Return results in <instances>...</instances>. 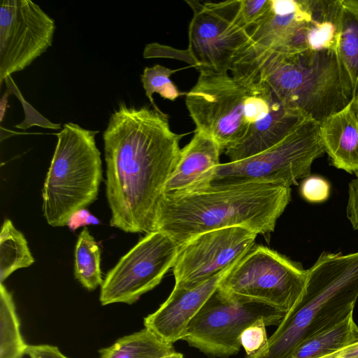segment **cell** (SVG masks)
Here are the masks:
<instances>
[{
  "instance_id": "obj_1",
  "label": "cell",
  "mask_w": 358,
  "mask_h": 358,
  "mask_svg": "<svg viewBox=\"0 0 358 358\" xmlns=\"http://www.w3.org/2000/svg\"><path fill=\"white\" fill-rule=\"evenodd\" d=\"M184 135L171 129L166 114L148 106L121 103L112 113L103 134L111 227L129 233L155 231L158 203Z\"/></svg>"
},
{
  "instance_id": "obj_2",
  "label": "cell",
  "mask_w": 358,
  "mask_h": 358,
  "mask_svg": "<svg viewBox=\"0 0 358 358\" xmlns=\"http://www.w3.org/2000/svg\"><path fill=\"white\" fill-rule=\"evenodd\" d=\"M290 199V187L266 184L162 194L155 231L166 234L180 246L199 234L227 227L267 234L273 231Z\"/></svg>"
},
{
  "instance_id": "obj_3",
  "label": "cell",
  "mask_w": 358,
  "mask_h": 358,
  "mask_svg": "<svg viewBox=\"0 0 358 358\" xmlns=\"http://www.w3.org/2000/svg\"><path fill=\"white\" fill-rule=\"evenodd\" d=\"M231 72L248 86L265 83L284 106L320 124L352 99L334 52H241Z\"/></svg>"
},
{
  "instance_id": "obj_4",
  "label": "cell",
  "mask_w": 358,
  "mask_h": 358,
  "mask_svg": "<svg viewBox=\"0 0 358 358\" xmlns=\"http://www.w3.org/2000/svg\"><path fill=\"white\" fill-rule=\"evenodd\" d=\"M307 271L302 296L268 338L265 349L244 358H289L304 340L353 313L358 298V252H323Z\"/></svg>"
},
{
  "instance_id": "obj_5",
  "label": "cell",
  "mask_w": 358,
  "mask_h": 358,
  "mask_svg": "<svg viewBox=\"0 0 358 358\" xmlns=\"http://www.w3.org/2000/svg\"><path fill=\"white\" fill-rule=\"evenodd\" d=\"M92 131L68 122L57 143L44 182L43 211L52 227L67 225L71 216L97 197L102 179L101 154Z\"/></svg>"
},
{
  "instance_id": "obj_6",
  "label": "cell",
  "mask_w": 358,
  "mask_h": 358,
  "mask_svg": "<svg viewBox=\"0 0 358 358\" xmlns=\"http://www.w3.org/2000/svg\"><path fill=\"white\" fill-rule=\"evenodd\" d=\"M324 153L320 123L306 118L274 146L243 160L220 163L180 194L245 184L290 187L310 176L313 162Z\"/></svg>"
},
{
  "instance_id": "obj_7",
  "label": "cell",
  "mask_w": 358,
  "mask_h": 358,
  "mask_svg": "<svg viewBox=\"0 0 358 358\" xmlns=\"http://www.w3.org/2000/svg\"><path fill=\"white\" fill-rule=\"evenodd\" d=\"M308 271L301 264L263 245H255L221 280L217 289L225 296L255 302L285 314L299 301Z\"/></svg>"
},
{
  "instance_id": "obj_8",
  "label": "cell",
  "mask_w": 358,
  "mask_h": 358,
  "mask_svg": "<svg viewBox=\"0 0 358 358\" xmlns=\"http://www.w3.org/2000/svg\"><path fill=\"white\" fill-rule=\"evenodd\" d=\"M194 86L185 94V103L196 129L211 136L222 150L234 145L255 122L250 101L256 91L228 72L199 69Z\"/></svg>"
},
{
  "instance_id": "obj_9",
  "label": "cell",
  "mask_w": 358,
  "mask_h": 358,
  "mask_svg": "<svg viewBox=\"0 0 358 358\" xmlns=\"http://www.w3.org/2000/svg\"><path fill=\"white\" fill-rule=\"evenodd\" d=\"M193 10L189 45L182 59L198 70L231 71L236 57L250 42L239 15V0L200 3L186 1Z\"/></svg>"
},
{
  "instance_id": "obj_10",
  "label": "cell",
  "mask_w": 358,
  "mask_h": 358,
  "mask_svg": "<svg viewBox=\"0 0 358 358\" xmlns=\"http://www.w3.org/2000/svg\"><path fill=\"white\" fill-rule=\"evenodd\" d=\"M285 313L264 304L229 298L218 289L189 324L182 340L213 357H228L241 348L243 330L259 319L278 325Z\"/></svg>"
},
{
  "instance_id": "obj_11",
  "label": "cell",
  "mask_w": 358,
  "mask_h": 358,
  "mask_svg": "<svg viewBox=\"0 0 358 358\" xmlns=\"http://www.w3.org/2000/svg\"><path fill=\"white\" fill-rule=\"evenodd\" d=\"M180 248L162 231L147 234L107 273L101 286V303H135L161 282Z\"/></svg>"
},
{
  "instance_id": "obj_12",
  "label": "cell",
  "mask_w": 358,
  "mask_h": 358,
  "mask_svg": "<svg viewBox=\"0 0 358 358\" xmlns=\"http://www.w3.org/2000/svg\"><path fill=\"white\" fill-rule=\"evenodd\" d=\"M55 20L30 0L0 5V85L29 66L52 45Z\"/></svg>"
},
{
  "instance_id": "obj_13",
  "label": "cell",
  "mask_w": 358,
  "mask_h": 358,
  "mask_svg": "<svg viewBox=\"0 0 358 358\" xmlns=\"http://www.w3.org/2000/svg\"><path fill=\"white\" fill-rule=\"evenodd\" d=\"M255 232L241 227L212 230L180 246L173 266L175 285L192 287L236 264L254 246Z\"/></svg>"
},
{
  "instance_id": "obj_14",
  "label": "cell",
  "mask_w": 358,
  "mask_h": 358,
  "mask_svg": "<svg viewBox=\"0 0 358 358\" xmlns=\"http://www.w3.org/2000/svg\"><path fill=\"white\" fill-rule=\"evenodd\" d=\"M317 3V0H271L267 13L248 29L250 42L241 52L306 51Z\"/></svg>"
},
{
  "instance_id": "obj_15",
  "label": "cell",
  "mask_w": 358,
  "mask_h": 358,
  "mask_svg": "<svg viewBox=\"0 0 358 358\" xmlns=\"http://www.w3.org/2000/svg\"><path fill=\"white\" fill-rule=\"evenodd\" d=\"M234 265L196 285L187 287L174 285L166 300L144 318L145 328L167 343L182 340L193 318Z\"/></svg>"
},
{
  "instance_id": "obj_16",
  "label": "cell",
  "mask_w": 358,
  "mask_h": 358,
  "mask_svg": "<svg viewBox=\"0 0 358 358\" xmlns=\"http://www.w3.org/2000/svg\"><path fill=\"white\" fill-rule=\"evenodd\" d=\"M306 118L284 106L271 90L268 110L250 124L244 136L225 154L230 162L257 155L280 142Z\"/></svg>"
},
{
  "instance_id": "obj_17",
  "label": "cell",
  "mask_w": 358,
  "mask_h": 358,
  "mask_svg": "<svg viewBox=\"0 0 358 358\" xmlns=\"http://www.w3.org/2000/svg\"><path fill=\"white\" fill-rule=\"evenodd\" d=\"M222 151L211 136L196 129L191 141L181 149L179 160L164 185L162 194H177L190 187L203 174L220 164Z\"/></svg>"
},
{
  "instance_id": "obj_18",
  "label": "cell",
  "mask_w": 358,
  "mask_h": 358,
  "mask_svg": "<svg viewBox=\"0 0 358 358\" xmlns=\"http://www.w3.org/2000/svg\"><path fill=\"white\" fill-rule=\"evenodd\" d=\"M320 136L332 166L358 173V122L350 102L320 124Z\"/></svg>"
},
{
  "instance_id": "obj_19",
  "label": "cell",
  "mask_w": 358,
  "mask_h": 358,
  "mask_svg": "<svg viewBox=\"0 0 358 358\" xmlns=\"http://www.w3.org/2000/svg\"><path fill=\"white\" fill-rule=\"evenodd\" d=\"M337 56L353 98L358 94V0H339Z\"/></svg>"
},
{
  "instance_id": "obj_20",
  "label": "cell",
  "mask_w": 358,
  "mask_h": 358,
  "mask_svg": "<svg viewBox=\"0 0 358 358\" xmlns=\"http://www.w3.org/2000/svg\"><path fill=\"white\" fill-rule=\"evenodd\" d=\"M358 338L353 313L329 329L301 342L289 358H321L341 349Z\"/></svg>"
},
{
  "instance_id": "obj_21",
  "label": "cell",
  "mask_w": 358,
  "mask_h": 358,
  "mask_svg": "<svg viewBox=\"0 0 358 358\" xmlns=\"http://www.w3.org/2000/svg\"><path fill=\"white\" fill-rule=\"evenodd\" d=\"M175 352L173 344L162 341L144 328L101 349L99 358H161Z\"/></svg>"
},
{
  "instance_id": "obj_22",
  "label": "cell",
  "mask_w": 358,
  "mask_h": 358,
  "mask_svg": "<svg viewBox=\"0 0 358 358\" xmlns=\"http://www.w3.org/2000/svg\"><path fill=\"white\" fill-rule=\"evenodd\" d=\"M34 263L26 238L9 219L4 220L0 234V282L15 271Z\"/></svg>"
},
{
  "instance_id": "obj_23",
  "label": "cell",
  "mask_w": 358,
  "mask_h": 358,
  "mask_svg": "<svg viewBox=\"0 0 358 358\" xmlns=\"http://www.w3.org/2000/svg\"><path fill=\"white\" fill-rule=\"evenodd\" d=\"M27 345L21 334L20 322L11 294L0 285V358H22Z\"/></svg>"
},
{
  "instance_id": "obj_24",
  "label": "cell",
  "mask_w": 358,
  "mask_h": 358,
  "mask_svg": "<svg viewBox=\"0 0 358 358\" xmlns=\"http://www.w3.org/2000/svg\"><path fill=\"white\" fill-rule=\"evenodd\" d=\"M101 250L94 237L84 228L75 248L74 275L90 291L101 286Z\"/></svg>"
},
{
  "instance_id": "obj_25",
  "label": "cell",
  "mask_w": 358,
  "mask_h": 358,
  "mask_svg": "<svg viewBox=\"0 0 358 358\" xmlns=\"http://www.w3.org/2000/svg\"><path fill=\"white\" fill-rule=\"evenodd\" d=\"M178 70H173L159 64L151 67H145L141 75V83L153 109L163 113L155 104L153 94L157 93L162 98L174 101L179 97L180 93L170 77Z\"/></svg>"
},
{
  "instance_id": "obj_26",
  "label": "cell",
  "mask_w": 358,
  "mask_h": 358,
  "mask_svg": "<svg viewBox=\"0 0 358 358\" xmlns=\"http://www.w3.org/2000/svg\"><path fill=\"white\" fill-rule=\"evenodd\" d=\"M266 322L259 319L246 327L241 333L240 343L246 352V356H254L262 352L268 341Z\"/></svg>"
},
{
  "instance_id": "obj_27",
  "label": "cell",
  "mask_w": 358,
  "mask_h": 358,
  "mask_svg": "<svg viewBox=\"0 0 358 358\" xmlns=\"http://www.w3.org/2000/svg\"><path fill=\"white\" fill-rule=\"evenodd\" d=\"M5 82L8 88V90L13 93L19 99L22 105L25 114V118L24 121L19 124L15 125V127L23 130H25L34 125L52 129H58L61 128L60 124H55L50 122L48 120L45 118L38 111H36L28 102L26 101L19 91L18 88L15 85L11 76L7 77L5 80Z\"/></svg>"
},
{
  "instance_id": "obj_28",
  "label": "cell",
  "mask_w": 358,
  "mask_h": 358,
  "mask_svg": "<svg viewBox=\"0 0 358 358\" xmlns=\"http://www.w3.org/2000/svg\"><path fill=\"white\" fill-rule=\"evenodd\" d=\"M300 192L307 201L321 203L329 198L330 185L327 180L320 176H310L302 182Z\"/></svg>"
},
{
  "instance_id": "obj_29",
  "label": "cell",
  "mask_w": 358,
  "mask_h": 358,
  "mask_svg": "<svg viewBox=\"0 0 358 358\" xmlns=\"http://www.w3.org/2000/svg\"><path fill=\"white\" fill-rule=\"evenodd\" d=\"M271 0L240 1L239 15L243 25L248 29L257 23L267 13Z\"/></svg>"
},
{
  "instance_id": "obj_30",
  "label": "cell",
  "mask_w": 358,
  "mask_h": 358,
  "mask_svg": "<svg viewBox=\"0 0 358 358\" xmlns=\"http://www.w3.org/2000/svg\"><path fill=\"white\" fill-rule=\"evenodd\" d=\"M356 178L348 185V201L346 208L347 217L352 227L358 230V173Z\"/></svg>"
},
{
  "instance_id": "obj_31",
  "label": "cell",
  "mask_w": 358,
  "mask_h": 358,
  "mask_svg": "<svg viewBox=\"0 0 358 358\" xmlns=\"http://www.w3.org/2000/svg\"><path fill=\"white\" fill-rule=\"evenodd\" d=\"M26 355L29 358H69L59 348L51 345H29Z\"/></svg>"
},
{
  "instance_id": "obj_32",
  "label": "cell",
  "mask_w": 358,
  "mask_h": 358,
  "mask_svg": "<svg viewBox=\"0 0 358 358\" xmlns=\"http://www.w3.org/2000/svg\"><path fill=\"white\" fill-rule=\"evenodd\" d=\"M99 220L85 209L76 212L70 218L67 226L72 230L90 224H99Z\"/></svg>"
},
{
  "instance_id": "obj_33",
  "label": "cell",
  "mask_w": 358,
  "mask_h": 358,
  "mask_svg": "<svg viewBox=\"0 0 358 358\" xmlns=\"http://www.w3.org/2000/svg\"><path fill=\"white\" fill-rule=\"evenodd\" d=\"M321 358H358V338L341 349Z\"/></svg>"
},
{
  "instance_id": "obj_34",
  "label": "cell",
  "mask_w": 358,
  "mask_h": 358,
  "mask_svg": "<svg viewBox=\"0 0 358 358\" xmlns=\"http://www.w3.org/2000/svg\"><path fill=\"white\" fill-rule=\"evenodd\" d=\"M350 106L355 119L358 122V94L351 99Z\"/></svg>"
},
{
  "instance_id": "obj_35",
  "label": "cell",
  "mask_w": 358,
  "mask_h": 358,
  "mask_svg": "<svg viewBox=\"0 0 358 358\" xmlns=\"http://www.w3.org/2000/svg\"><path fill=\"white\" fill-rule=\"evenodd\" d=\"M7 96H8V93L6 92L4 94V95L3 96V97L1 98V106H0L1 121L3 120V115H4V113H5L6 107V103H7Z\"/></svg>"
},
{
  "instance_id": "obj_36",
  "label": "cell",
  "mask_w": 358,
  "mask_h": 358,
  "mask_svg": "<svg viewBox=\"0 0 358 358\" xmlns=\"http://www.w3.org/2000/svg\"><path fill=\"white\" fill-rule=\"evenodd\" d=\"M161 358H183V355L180 352H173Z\"/></svg>"
}]
</instances>
